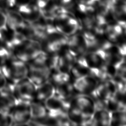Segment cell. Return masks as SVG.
Listing matches in <instances>:
<instances>
[{
    "instance_id": "ffe728a7",
    "label": "cell",
    "mask_w": 126,
    "mask_h": 126,
    "mask_svg": "<svg viewBox=\"0 0 126 126\" xmlns=\"http://www.w3.org/2000/svg\"><path fill=\"white\" fill-rule=\"evenodd\" d=\"M110 126H126V110H121L111 112V120Z\"/></svg>"
},
{
    "instance_id": "7a4b0ae2",
    "label": "cell",
    "mask_w": 126,
    "mask_h": 126,
    "mask_svg": "<svg viewBox=\"0 0 126 126\" xmlns=\"http://www.w3.org/2000/svg\"><path fill=\"white\" fill-rule=\"evenodd\" d=\"M28 64L14 56L0 65V70L8 81L15 83L27 76Z\"/></svg>"
},
{
    "instance_id": "cb8c5ba5",
    "label": "cell",
    "mask_w": 126,
    "mask_h": 126,
    "mask_svg": "<svg viewBox=\"0 0 126 126\" xmlns=\"http://www.w3.org/2000/svg\"><path fill=\"white\" fill-rule=\"evenodd\" d=\"M7 83V80L0 70V92L5 87Z\"/></svg>"
},
{
    "instance_id": "7c38bea8",
    "label": "cell",
    "mask_w": 126,
    "mask_h": 126,
    "mask_svg": "<svg viewBox=\"0 0 126 126\" xmlns=\"http://www.w3.org/2000/svg\"><path fill=\"white\" fill-rule=\"evenodd\" d=\"M95 103L96 108L92 118L91 125L110 126L112 112L100 102L95 101Z\"/></svg>"
},
{
    "instance_id": "3957f363",
    "label": "cell",
    "mask_w": 126,
    "mask_h": 126,
    "mask_svg": "<svg viewBox=\"0 0 126 126\" xmlns=\"http://www.w3.org/2000/svg\"><path fill=\"white\" fill-rule=\"evenodd\" d=\"M53 24L57 31L67 37L77 32L80 30L78 19L70 12L56 16L53 21Z\"/></svg>"
},
{
    "instance_id": "2e32d148",
    "label": "cell",
    "mask_w": 126,
    "mask_h": 126,
    "mask_svg": "<svg viewBox=\"0 0 126 126\" xmlns=\"http://www.w3.org/2000/svg\"><path fill=\"white\" fill-rule=\"evenodd\" d=\"M58 54L59 60L56 70L69 74L71 68L74 63L75 57L69 52L66 46L62 49Z\"/></svg>"
},
{
    "instance_id": "277c9868",
    "label": "cell",
    "mask_w": 126,
    "mask_h": 126,
    "mask_svg": "<svg viewBox=\"0 0 126 126\" xmlns=\"http://www.w3.org/2000/svg\"><path fill=\"white\" fill-rule=\"evenodd\" d=\"M67 38L55 30L46 33L39 43L42 50L45 53H58L66 46Z\"/></svg>"
},
{
    "instance_id": "d6986e66",
    "label": "cell",
    "mask_w": 126,
    "mask_h": 126,
    "mask_svg": "<svg viewBox=\"0 0 126 126\" xmlns=\"http://www.w3.org/2000/svg\"><path fill=\"white\" fill-rule=\"evenodd\" d=\"M18 102L13 94L0 92V112L10 115Z\"/></svg>"
},
{
    "instance_id": "4fadbf2b",
    "label": "cell",
    "mask_w": 126,
    "mask_h": 126,
    "mask_svg": "<svg viewBox=\"0 0 126 126\" xmlns=\"http://www.w3.org/2000/svg\"><path fill=\"white\" fill-rule=\"evenodd\" d=\"M69 102L62 99L55 94L44 103L47 110L48 115L54 116L60 113L66 112Z\"/></svg>"
},
{
    "instance_id": "ac0fdd59",
    "label": "cell",
    "mask_w": 126,
    "mask_h": 126,
    "mask_svg": "<svg viewBox=\"0 0 126 126\" xmlns=\"http://www.w3.org/2000/svg\"><path fill=\"white\" fill-rule=\"evenodd\" d=\"M32 120L30 122L40 125L46 118L48 112L44 102L33 100L30 102Z\"/></svg>"
},
{
    "instance_id": "484cf974",
    "label": "cell",
    "mask_w": 126,
    "mask_h": 126,
    "mask_svg": "<svg viewBox=\"0 0 126 126\" xmlns=\"http://www.w3.org/2000/svg\"><path fill=\"white\" fill-rule=\"evenodd\" d=\"M125 109H126V107H125Z\"/></svg>"
},
{
    "instance_id": "44dd1931",
    "label": "cell",
    "mask_w": 126,
    "mask_h": 126,
    "mask_svg": "<svg viewBox=\"0 0 126 126\" xmlns=\"http://www.w3.org/2000/svg\"><path fill=\"white\" fill-rule=\"evenodd\" d=\"M12 57V52L5 44L0 43V65Z\"/></svg>"
},
{
    "instance_id": "7402d4cb",
    "label": "cell",
    "mask_w": 126,
    "mask_h": 126,
    "mask_svg": "<svg viewBox=\"0 0 126 126\" xmlns=\"http://www.w3.org/2000/svg\"><path fill=\"white\" fill-rule=\"evenodd\" d=\"M116 76L126 82V59L123 60L116 67Z\"/></svg>"
},
{
    "instance_id": "9a60e30c",
    "label": "cell",
    "mask_w": 126,
    "mask_h": 126,
    "mask_svg": "<svg viewBox=\"0 0 126 126\" xmlns=\"http://www.w3.org/2000/svg\"><path fill=\"white\" fill-rule=\"evenodd\" d=\"M83 56L90 69L100 68L106 63L103 50H88Z\"/></svg>"
},
{
    "instance_id": "ba28073f",
    "label": "cell",
    "mask_w": 126,
    "mask_h": 126,
    "mask_svg": "<svg viewBox=\"0 0 126 126\" xmlns=\"http://www.w3.org/2000/svg\"><path fill=\"white\" fill-rule=\"evenodd\" d=\"M66 47L69 52L74 57L81 56L88 50V41L79 31L68 36Z\"/></svg>"
},
{
    "instance_id": "d4e9b609",
    "label": "cell",
    "mask_w": 126,
    "mask_h": 126,
    "mask_svg": "<svg viewBox=\"0 0 126 126\" xmlns=\"http://www.w3.org/2000/svg\"><path fill=\"white\" fill-rule=\"evenodd\" d=\"M50 0H36V6L39 9L46 7Z\"/></svg>"
},
{
    "instance_id": "52a82bcc",
    "label": "cell",
    "mask_w": 126,
    "mask_h": 126,
    "mask_svg": "<svg viewBox=\"0 0 126 126\" xmlns=\"http://www.w3.org/2000/svg\"><path fill=\"white\" fill-rule=\"evenodd\" d=\"M28 66L27 77L36 86L49 80L52 71L46 66L29 63H28Z\"/></svg>"
},
{
    "instance_id": "5bb4252c",
    "label": "cell",
    "mask_w": 126,
    "mask_h": 126,
    "mask_svg": "<svg viewBox=\"0 0 126 126\" xmlns=\"http://www.w3.org/2000/svg\"><path fill=\"white\" fill-rule=\"evenodd\" d=\"M6 16V27L12 31H21L26 25L21 13L12 9H7L5 12Z\"/></svg>"
},
{
    "instance_id": "6da1fadb",
    "label": "cell",
    "mask_w": 126,
    "mask_h": 126,
    "mask_svg": "<svg viewBox=\"0 0 126 126\" xmlns=\"http://www.w3.org/2000/svg\"><path fill=\"white\" fill-rule=\"evenodd\" d=\"M96 108L94 99L90 95L76 94L69 101L66 113L74 125H91Z\"/></svg>"
},
{
    "instance_id": "9c48e42d",
    "label": "cell",
    "mask_w": 126,
    "mask_h": 126,
    "mask_svg": "<svg viewBox=\"0 0 126 126\" xmlns=\"http://www.w3.org/2000/svg\"><path fill=\"white\" fill-rule=\"evenodd\" d=\"M99 82L93 76L87 75L73 80L74 90L77 94L92 95Z\"/></svg>"
},
{
    "instance_id": "e0dca14e",
    "label": "cell",
    "mask_w": 126,
    "mask_h": 126,
    "mask_svg": "<svg viewBox=\"0 0 126 126\" xmlns=\"http://www.w3.org/2000/svg\"><path fill=\"white\" fill-rule=\"evenodd\" d=\"M55 92V86L50 80H48L42 84L36 86L33 100L44 102L54 96Z\"/></svg>"
},
{
    "instance_id": "5b68a950",
    "label": "cell",
    "mask_w": 126,
    "mask_h": 126,
    "mask_svg": "<svg viewBox=\"0 0 126 126\" xmlns=\"http://www.w3.org/2000/svg\"><path fill=\"white\" fill-rule=\"evenodd\" d=\"M42 51L39 42L26 39L14 50L12 53L15 58L28 64L33 61Z\"/></svg>"
},
{
    "instance_id": "603a6c76",
    "label": "cell",
    "mask_w": 126,
    "mask_h": 126,
    "mask_svg": "<svg viewBox=\"0 0 126 126\" xmlns=\"http://www.w3.org/2000/svg\"><path fill=\"white\" fill-rule=\"evenodd\" d=\"M13 124L10 114L0 112V126H9Z\"/></svg>"
},
{
    "instance_id": "30bf717a",
    "label": "cell",
    "mask_w": 126,
    "mask_h": 126,
    "mask_svg": "<svg viewBox=\"0 0 126 126\" xmlns=\"http://www.w3.org/2000/svg\"><path fill=\"white\" fill-rule=\"evenodd\" d=\"M13 124L27 125L32 120L30 102L18 101L10 114Z\"/></svg>"
},
{
    "instance_id": "8992f818",
    "label": "cell",
    "mask_w": 126,
    "mask_h": 126,
    "mask_svg": "<svg viewBox=\"0 0 126 126\" xmlns=\"http://www.w3.org/2000/svg\"><path fill=\"white\" fill-rule=\"evenodd\" d=\"M36 86L27 77L15 83L13 94L18 101L31 102L34 100Z\"/></svg>"
},
{
    "instance_id": "8fae6325",
    "label": "cell",
    "mask_w": 126,
    "mask_h": 126,
    "mask_svg": "<svg viewBox=\"0 0 126 126\" xmlns=\"http://www.w3.org/2000/svg\"><path fill=\"white\" fill-rule=\"evenodd\" d=\"M117 87L113 79H107L99 82L91 95L95 100L104 103L112 97L116 91Z\"/></svg>"
}]
</instances>
